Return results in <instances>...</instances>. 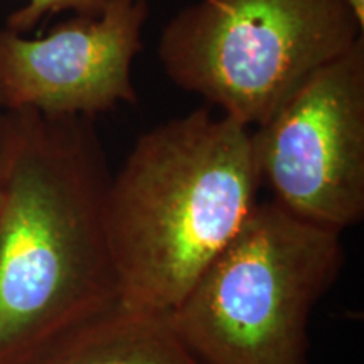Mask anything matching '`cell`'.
Masks as SVG:
<instances>
[{
    "label": "cell",
    "mask_w": 364,
    "mask_h": 364,
    "mask_svg": "<svg viewBox=\"0 0 364 364\" xmlns=\"http://www.w3.org/2000/svg\"><path fill=\"white\" fill-rule=\"evenodd\" d=\"M0 364H34L120 304L93 118L2 112Z\"/></svg>",
    "instance_id": "obj_1"
},
{
    "label": "cell",
    "mask_w": 364,
    "mask_h": 364,
    "mask_svg": "<svg viewBox=\"0 0 364 364\" xmlns=\"http://www.w3.org/2000/svg\"><path fill=\"white\" fill-rule=\"evenodd\" d=\"M260 184L252 129L211 108L140 135L107 191L122 306L171 314L238 233Z\"/></svg>",
    "instance_id": "obj_2"
},
{
    "label": "cell",
    "mask_w": 364,
    "mask_h": 364,
    "mask_svg": "<svg viewBox=\"0 0 364 364\" xmlns=\"http://www.w3.org/2000/svg\"><path fill=\"white\" fill-rule=\"evenodd\" d=\"M339 231L257 201L169 321L203 364H309L314 307L344 263Z\"/></svg>",
    "instance_id": "obj_3"
},
{
    "label": "cell",
    "mask_w": 364,
    "mask_h": 364,
    "mask_svg": "<svg viewBox=\"0 0 364 364\" xmlns=\"http://www.w3.org/2000/svg\"><path fill=\"white\" fill-rule=\"evenodd\" d=\"M363 38L349 0H198L157 53L172 83L253 130Z\"/></svg>",
    "instance_id": "obj_4"
},
{
    "label": "cell",
    "mask_w": 364,
    "mask_h": 364,
    "mask_svg": "<svg viewBox=\"0 0 364 364\" xmlns=\"http://www.w3.org/2000/svg\"><path fill=\"white\" fill-rule=\"evenodd\" d=\"M260 181L300 220L343 233L364 216V38L252 130Z\"/></svg>",
    "instance_id": "obj_5"
},
{
    "label": "cell",
    "mask_w": 364,
    "mask_h": 364,
    "mask_svg": "<svg viewBox=\"0 0 364 364\" xmlns=\"http://www.w3.org/2000/svg\"><path fill=\"white\" fill-rule=\"evenodd\" d=\"M147 17V0H110L98 17L75 16L39 38L2 27L0 108L95 120L136 105L132 65Z\"/></svg>",
    "instance_id": "obj_6"
},
{
    "label": "cell",
    "mask_w": 364,
    "mask_h": 364,
    "mask_svg": "<svg viewBox=\"0 0 364 364\" xmlns=\"http://www.w3.org/2000/svg\"><path fill=\"white\" fill-rule=\"evenodd\" d=\"M34 364H203L167 314L118 304L59 343Z\"/></svg>",
    "instance_id": "obj_7"
},
{
    "label": "cell",
    "mask_w": 364,
    "mask_h": 364,
    "mask_svg": "<svg viewBox=\"0 0 364 364\" xmlns=\"http://www.w3.org/2000/svg\"><path fill=\"white\" fill-rule=\"evenodd\" d=\"M110 0H27L26 6L7 17V29L14 33H31L41 21L61 12H75L81 17H98Z\"/></svg>",
    "instance_id": "obj_8"
},
{
    "label": "cell",
    "mask_w": 364,
    "mask_h": 364,
    "mask_svg": "<svg viewBox=\"0 0 364 364\" xmlns=\"http://www.w3.org/2000/svg\"><path fill=\"white\" fill-rule=\"evenodd\" d=\"M351 7L354 9V14L358 16V19L364 26V0H349Z\"/></svg>",
    "instance_id": "obj_9"
},
{
    "label": "cell",
    "mask_w": 364,
    "mask_h": 364,
    "mask_svg": "<svg viewBox=\"0 0 364 364\" xmlns=\"http://www.w3.org/2000/svg\"><path fill=\"white\" fill-rule=\"evenodd\" d=\"M4 132H6V120H4V113H0V169H2V152H4Z\"/></svg>",
    "instance_id": "obj_10"
}]
</instances>
